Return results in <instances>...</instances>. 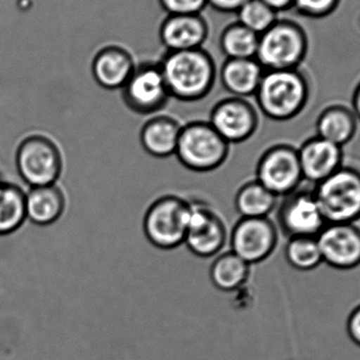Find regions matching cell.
<instances>
[{
  "instance_id": "obj_1",
  "label": "cell",
  "mask_w": 360,
  "mask_h": 360,
  "mask_svg": "<svg viewBox=\"0 0 360 360\" xmlns=\"http://www.w3.org/2000/svg\"><path fill=\"white\" fill-rule=\"evenodd\" d=\"M158 65L171 98L194 103L205 98L215 86L217 68L202 48L167 52Z\"/></svg>"
},
{
  "instance_id": "obj_2",
  "label": "cell",
  "mask_w": 360,
  "mask_h": 360,
  "mask_svg": "<svg viewBox=\"0 0 360 360\" xmlns=\"http://www.w3.org/2000/svg\"><path fill=\"white\" fill-rule=\"evenodd\" d=\"M254 96L264 116L276 122H287L304 111L310 89L297 70L264 71Z\"/></svg>"
},
{
  "instance_id": "obj_3",
  "label": "cell",
  "mask_w": 360,
  "mask_h": 360,
  "mask_svg": "<svg viewBox=\"0 0 360 360\" xmlns=\"http://www.w3.org/2000/svg\"><path fill=\"white\" fill-rule=\"evenodd\" d=\"M229 154L230 143L209 122L195 120L182 126L175 155L184 168L197 173L212 172L226 162Z\"/></svg>"
},
{
  "instance_id": "obj_4",
  "label": "cell",
  "mask_w": 360,
  "mask_h": 360,
  "mask_svg": "<svg viewBox=\"0 0 360 360\" xmlns=\"http://www.w3.org/2000/svg\"><path fill=\"white\" fill-rule=\"evenodd\" d=\"M328 224H356L360 220V171L338 169L313 188Z\"/></svg>"
},
{
  "instance_id": "obj_5",
  "label": "cell",
  "mask_w": 360,
  "mask_h": 360,
  "mask_svg": "<svg viewBox=\"0 0 360 360\" xmlns=\"http://www.w3.org/2000/svg\"><path fill=\"white\" fill-rule=\"evenodd\" d=\"M308 48L306 33L297 23L278 19L259 35L255 59L264 71L297 70Z\"/></svg>"
},
{
  "instance_id": "obj_6",
  "label": "cell",
  "mask_w": 360,
  "mask_h": 360,
  "mask_svg": "<svg viewBox=\"0 0 360 360\" xmlns=\"http://www.w3.org/2000/svg\"><path fill=\"white\" fill-rule=\"evenodd\" d=\"M188 214V199L172 194L158 197L143 216V233L148 241L160 250H174L184 245Z\"/></svg>"
},
{
  "instance_id": "obj_7",
  "label": "cell",
  "mask_w": 360,
  "mask_h": 360,
  "mask_svg": "<svg viewBox=\"0 0 360 360\" xmlns=\"http://www.w3.org/2000/svg\"><path fill=\"white\" fill-rule=\"evenodd\" d=\"M16 169L31 188L55 184L63 173V154L53 139L30 135L17 148Z\"/></svg>"
},
{
  "instance_id": "obj_8",
  "label": "cell",
  "mask_w": 360,
  "mask_h": 360,
  "mask_svg": "<svg viewBox=\"0 0 360 360\" xmlns=\"http://www.w3.org/2000/svg\"><path fill=\"white\" fill-rule=\"evenodd\" d=\"M122 96L126 107L139 115H152L162 111L171 96L160 65H137L122 86Z\"/></svg>"
},
{
  "instance_id": "obj_9",
  "label": "cell",
  "mask_w": 360,
  "mask_h": 360,
  "mask_svg": "<svg viewBox=\"0 0 360 360\" xmlns=\"http://www.w3.org/2000/svg\"><path fill=\"white\" fill-rule=\"evenodd\" d=\"M228 229L222 216L205 201L190 200L184 245L197 257H215L226 247Z\"/></svg>"
},
{
  "instance_id": "obj_10",
  "label": "cell",
  "mask_w": 360,
  "mask_h": 360,
  "mask_svg": "<svg viewBox=\"0 0 360 360\" xmlns=\"http://www.w3.org/2000/svg\"><path fill=\"white\" fill-rule=\"evenodd\" d=\"M255 179L279 198L295 192L304 181L297 148L288 143L268 148L258 160Z\"/></svg>"
},
{
  "instance_id": "obj_11",
  "label": "cell",
  "mask_w": 360,
  "mask_h": 360,
  "mask_svg": "<svg viewBox=\"0 0 360 360\" xmlns=\"http://www.w3.org/2000/svg\"><path fill=\"white\" fill-rule=\"evenodd\" d=\"M278 238V229L270 218L240 217L231 231V251L253 266L274 253Z\"/></svg>"
},
{
  "instance_id": "obj_12",
  "label": "cell",
  "mask_w": 360,
  "mask_h": 360,
  "mask_svg": "<svg viewBox=\"0 0 360 360\" xmlns=\"http://www.w3.org/2000/svg\"><path fill=\"white\" fill-rule=\"evenodd\" d=\"M278 207V226L288 238L317 237L327 226L313 190L298 188L283 197Z\"/></svg>"
},
{
  "instance_id": "obj_13",
  "label": "cell",
  "mask_w": 360,
  "mask_h": 360,
  "mask_svg": "<svg viewBox=\"0 0 360 360\" xmlns=\"http://www.w3.org/2000/svg\"><path fill=\"white\" fill-rule=\"evenodd\" d=\"M209 122L231 145L247 141L255 134L259 127V115L248 98L231 96L214 105Z\"/></svg>"
},
{
  "instance_id": "obj_14",
  "label": "cell",
  "mask_w": 360,
  "mask_h": 360,
  "mask_svg": "<svg viewBox=\"0 0 360 360\" xmlns=\"http://www.w3.org/2000/svg\"><path fill=\"white\" fill-rule=\"evenodd\" d=\"M323 264L336 270L360 266V229L355 224H328L316 237Z\"/></svg>"
},
{
  "instance_id": "obj_15",
  "label": "cell",
  "mask_w": 360,
  "mask_h": 360,
  "mask_svg": "<svg viewBox=\"0 0 360 360\" xmlns=\"http://www.w3.org/2000/svg\"><path fill=\"white\" fill-rule=\"evenodd\" d=\"M297 151L304 181L314 186L344 166L342 148L319 136L307 139Z\"/></svg>"
},
{
  "instance_id": "obj_16",
  "label": "cell",
  "mask_w": 360,
  "mask_h": 360,
  "mask_svg": "<svg viewBox=\"0 0 360 360\" xmlns=\"http://www.w3.org/2000/svg\"><path fill=\"white\" fill-rule=\"evenodd\" d=\"M209 23L201 14L168 15L160 27V39L168 52L202 48Z\"/></svg>"
},
{
  "instance_id": "obj_17",
  "label": "cell",
  "mask_w": 360,
  "mask_h": 360,
  "mask_svg": "<svg viewBox=\"0 0 360 360\" xmlns=\"http://www.w3.org/2000/svg\"><path fill=\"white\" fill-rule=\"evenodd\" d=\"M132 54L124 46L108 44L97 51L91 65L96 84L109 91L122 90L136 68Z\"/></svg>"
},
{
  "instance_id": "obj_18",
  "label": "cell",
  "mask_w": 360,
  "mask_h": 360,
  "mask_svg": "<svg viewBox=\"0 0 360 360\" xmlns=\"http://www.w3.org/2000/svg\"><path fill=\"white\" fill-rule=\"evenodd\" d=\"M182 124L169 115H156L145 122L141 130V143L149 155L168 158L175 155Z\"/></svg>"
},
{
  "instance_id": "obj_19",
  "label": "cell",
  "mask_w": 360,
  "mask_h": 360,
  "mask_svg": "<svg viewBox=\"0 0 360 360\" xmlns=\"http://www.w3.org/2000/svg\"><path fill=\"white\" fill-rule=\"evenodd\" d=\"M65 193L56 184L33 186L25 193L27 218L36 226L55 224L65 213Z\"/></svg>"
},
{
  "instance_id": "obj_20",
  "label": "cell",
  "mask_w": 360,
  "mask_h": 360,
  "mask_svg": "<svg viewBox=\"0 0 360 360\" xmlns=\"http://www.w3.org/2000/svg\"><path fill=\"white\" fill-rule=\"evenodd\" d=\"M264 70L255 58L226 59L219 72L220 82L232 96L248 98L254 96Z\"/></svg>"
},
{
  "instance_id": "obj_21",
  "label": "cell",
  "mask_w": 360,
  "mask_h": 360,
  "mask_svg": "<svg viewBox=\"0 0 360 360\" xmlns=\"http://www.w3.org/2000/svg\"><path fill=\"white\" fill-rule=\"evenodd\" d=\"M359 120L352 109L342 105L326 108L316 120V136L344 148L359 130Z\"/></svg>"
},
{
  "instance_id": "obj_22",
  "label": "cell",
  "mask_w": 360,
  "mask_h": 360,
  "mask_svg": "<svg viewBox=\"0 0 360 360\" xmlns=\"http://www.w3.org/2000/svg\"><path fill=\"white\" fill-rule=\"evenodd\" d=\"M251 264L232 251L215 256L210 266V279L214 287L222 292L240 289L251 274Z\"/></svg>"
},
{
  "instance_id": "obj_23",
  "label": "cell",
  "mask_w": 360,
  "mask_h": 360,
  "mask_svg": "<svg viewBox=\"0 0 360 360\" xmlns=\"http://www.w3.org/2000/svg\"><path fill=\"white\" fill-rule=\"evenodd\" d=\"M279 197L273 194L258 180L243 184L235 196V209L241 218L269 217L278 205Z\"/></svg>"
},
{
  "instance_id": "obj_24",
  "label": "cell",
  "mask_w": 360,
  "mask_h": 360,
  "mask_svg": "<svg viewBox=\"0 0 360 360\" xmlns=\"http://www.w3.org/2000/svg\"><path fill=\"white\" fill-rule=\"evenodd\" d=\"M25 219V193L18 184L0 180V236L16 232Z\"/></svg>"
},
{
  "instance_id": "obj_25",
  "label": "cell",
  "mask_w": 360,
  "mask_h": 360,
  "mask_svg": "<svg viewBox=\"0 0 360 360\" xmlns=\"http://www.w3.org/2000/svg\"><path fill=\"white\" fill-rule=\"evenodd\" d=\"M259 35L239 22L224 27L219 38L220 50L226 59L255 58Z\"/></svg>"
},
{
  "instance_id": "obj_26",
  "label": "cell",
  "mask_w": 360,
  "mask_h": 360,
  "mask_svg": "<svg viewBox=\"0 0 360 360\" xmlns=\"http://www.w3.org/2000/svg\"><path fill=\"white\" fill-rule=\"evenodd\" d=\"M288 264L302 272L315 270L323 262L316 237H291L285 247Z\"/></svg>"
},
{
  "instance_id": "obj_27",
  "label": "cell",
  "mask_w": 360,
  "mask_h": 360,
  "mask_svg": "<svg viewBox=\"0 0 360 360\" xmlns=\"http://www.w3.org/2000/svg\"><path fill=\"white\" fill-rule=\"evenodd\" d=\"M236 15L237 22L257 35H262L278 20V13L262 0H249L239 8Z\"/></svg>"
},
{
  "instance_id": "obj_28",
  "label": "cell",
  "mask_w": 360,
  "mask_h": 360,
  "mask_svg": "<svg viewBox=\"0 0 360 360\" xmlns=\"http://www.w3.org/2000/svg\"><path fill=\"white\" fill-rule=\"evenodd\" d=\"M162 10L168 15H194L201 14L207 0H158Z\"/></svg>"
},
{
  "instance_id": "obj_29",
  "label": "cell",
  "mask_w": 360,
  "mask_h": 360,
  "mask_svg": "<svg viewBox=\"0 0 360 360\" xmlns=\"http://www.w3.org/2000/svg\"><path fill=\"white\" fill-rule=\"evenodd\" d=\"M338 4L340 0H294L293 6L307 16L323 17L333 12Z\"/></svg>"
},
{
  "instance_id": "obj_30",
  "label": "cell",
  "mask_w": 360,
  "mask_h": 360,
  "mask_svg": "<svg viewBox=\"0 0 360 360\" xmlns=\"http://www.w3.org/2000/svg\"><path fill=\"white\" fill-rule=\"evenodd\" d=\"M347 334L351 342L360 348V304L349 314L347 319Z\"/></svg>"
},
{
  "instance_id": "obj_31",
  "label": "cell",
  "mask_w": 360,
  "mask_h": 360,
  "mask_svg": "<svg viewBox=\"0 0 360 360\" xmlns=\"http://www.w3.org/2000/svg\"><path fill=\"white\" fill-rule=\"evenodd\" d=\"M249 0H207V6L221 13H237Z\"/></svg>"
},
{
  "instance_id": "obj_32",
  "label": "cell",
  "mask_w": 360,
  "mask_h": 360,
  "mask_svg": "<svg viewBox=\"0 0 360 360\" xmlns=\"http://www.w3.org/2000/svg\"><path fill=\"white\" fill-rule=\"evenodd\" d=\"M262 1L277 13L288 10L293 6L294 4V0H262Z\"/></svg>"
},
{
  "instance_id": "obj_33",
  "label": "cell",
  "mask_w": 360,
  "mask_h": 360,
  "mask_svg": "<svg viewBox=\"0 0 360 360\" xmlns=\"http://www.w3.org/2000/svg\"><path fill=\"white\" fill-rule=\"evenodd\" d=\"M352 111L354 112L355 116L360 122V84L355 89L354 94H353Z\"/></svg>"
}]
</instances>
